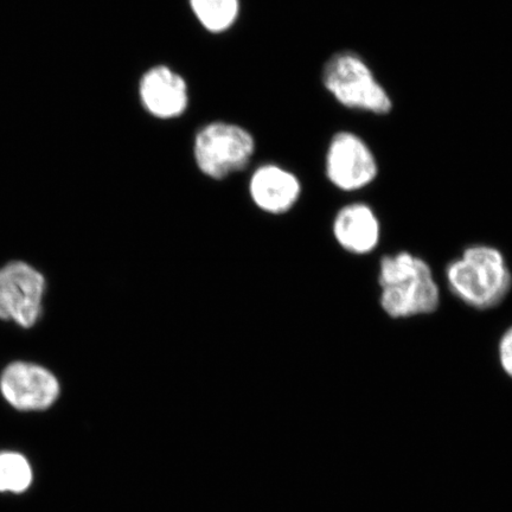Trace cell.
Masks as SVG:
<instances>
[{
	"instance_id": "1",
	"label": "cell",
	"mask_w": 512,
	"mask_h": 512,
	"mask_svg": "<svg viewBox=\"0 0 512 512\" xmlns=\"http://www.w3.org/2000/svg\"><path fill=\"white\" fill-rule=\"evenodd\" d=\"M380 303L395 319L430 315L440 304V290L432 268L409 252L384 255L380 262Z\"/></svg>"
},
{
	"instance_id": "2",
	"label": "cell",
	"mask_w": 512,
	"mask_h": 512,
	"mask_svg": "<svg viewBox=\"0 0 512 512\" xmlns=\"http://www.w3.org/2000/svg\"><path fill=\"white\" fill-rule=\"evenodd\" d=\"M448 287L458 299L477 310H489L503 302L512 287V274L497 248H466L446 267Z\"/></svg>"
},
{
	"instance_id": "3",
	"label": "cell",
	"mask_w": 512,
	"mask_h": 512,
	"mask_svg": "<svg viewBox=\"0 0 512 512\" xmlns=\"http://www.w3.org/2000/svg\"><path fill=\"white\" fill-rule=\"evenodd\" d=\"M323 85L339 105L349 110L384 115L393 110L387 89L360 55L342 51L323 68Z\"/></svg>"
},
{
	"instance_id": "4",
	"label": "cell",
	"mask_w": 512,
	"mask_h": 512,
	"mask_svg": "<svg viewBox=\"0 0 512 512\" xmlns=\"http://www.w3.org/2000/svg\"><path fill=\"white\" fill-rule=\"evenodd\" d=\"M254 152L255 140L246 128L222 121L202 127L194 140L198 170L216 181L245 169Z\"/></svg>"
},
{
	"instance_id": "5",
	"label": "cell",
	"mask_w": 512,
	"mask_h": 512,
	"mask_svg": "<svg viewBox=\"0 0 512 512\" xmlns=\"http://www.w3.org/2000/svg\"><path fill=\"white\" fill-rule=\"evenodd\" d=\"M46 291L47 280L35 267L9 262L0 268V319L31 329L42 316Z\"/></svg>"
},
{
	"instance_id": "6",
	"label": "cell",
	"mask_w": 512,
	"mask_h": 512,
	"mask_svg": "<svg viewBox=\"0 0 512 512\" xmlns=\"http://www.w3.org/2000/svg\"><path fill=\"white\" fill-rule=\"evenodd\" d=\"M325 172L337 189L357 191L375 181L379 166L373 151L361 137L342 131L335 134L326 151Z\"/></svg>"
},
{
	"instance_id": "7",
	"label": "cell",
	"mask_w": 512,
	"mask_h": 512,
	"mask_svg": "<svg viewBox=\"0 0 512 512\" xmlns=\"http://www.w3.org/2000/svg\"><path fill=\"white\" fill-rule=\"evenodd\" d=\"M0 390L19 411H43L60 395V383L50 370L35 363L12 362L0 376Z\"/></svg>"
},
{
	"instance_id": "8",
	"label": "cell",
	"mask_w": 512,
	"mask_h": 512,
	"mask_svg": "<svg viewBox=\"0 0 512 512\" xmlns=\"http://www.w3.org/2000/svg\"><path fill=\"white\" fill-rule=\"evenodd\" d=\"M139 98L152 117L175 119L181 117L189 105L187 82L169 67H152L140 80Z\"/></svg>"
},
{
	"instance_id": "9",
	"label": "cell",
	"mask_w": 512,
	"mask_h": 512,
	"mask_svg": "<svg viewBox=\"0 0 512 512\" xmlns=\"http://www.w3.org/2000/svg\"><path fill=\"white\" fill-rule=\"evenodd\" d=\"M249 195L265 213L283 215L296 206L302 195V184L296 175L279 165H262L249 181Z\"/></svg>"
},
{
	"instance_id": "10",
	"label": "cell",
	"mask_w": 512,
	"mask_h": 512,
	"mask_svg": "<svg viewBox=\"0 0 512 512\" xmlns=\"http://www.w3.org/2000/svg\"><path fill=\"white\" fill-rule=\"evenodd\" d=\"M332 232L345 251L366 255L379 245L381 224L379 217L367 204L352 203L338 211Z\"/></svg>"
},
{
	"instance_id": "11",
	"label": "cell",
	"mask_w": 512,
	"mask_h": 512,
	"mask_svg": "<svg viewBox=\"0 0 512 512\" xmlns=\"http://www.w3.org/2000/svg\"><path fill=\"white\" fill-rule=\"evenodd\" d=\"M189 2L198 22L213 34H221L232 28L240 14V0H189Z\"/></svg>"
},
{
	"instance_id": "12",
	"label": "cell",
	"mask_w": 512,
	"mask_h": 512,
	"mask_svg": "<svg viewBox=\"0 0 512 512\" xmlns=\"http://www.w3.org/2000/svg\"><path fill=\"white\" fill-rule=\"evenodd\" d=\"M32 482L31 466L22 454L0 452V492L22 494Z\"/></svg>"
},
{
	"instance_id": "13",
	"label": "cell",
	"mask_w": 512,
	"mask_h": 512,
	"mask_svg": "<svg viewBox=\"0 0 512 512\" xmlns=\"http://www.w3.org/2000/svg\"><path fill=\"white\" fill-rule=\"evenodd\" d=\"M498 356L505 374L512 379V326L504 332L501 341H499Z\"/></svg>"
}]
</instances>
